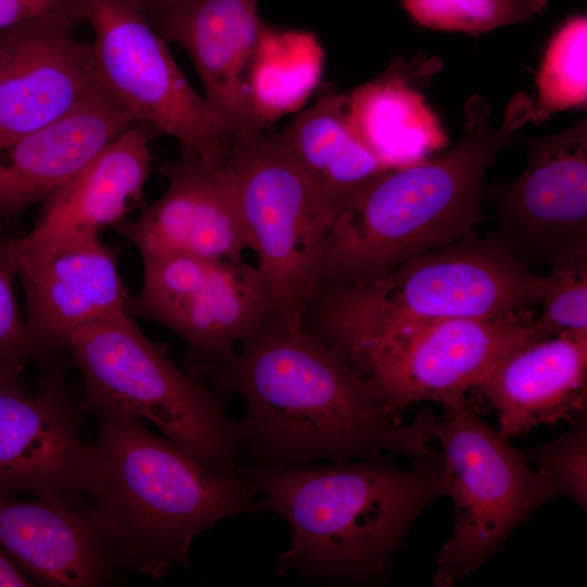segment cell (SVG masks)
Segmentation results:
<instances>
[{
	"label": "cell",
	"mask_w": 587,
	"mask_h": 587,
	"mask_svg": "<svg viewBox=\"0 0 587 587\" xmlns=\"http://www.w3.org/2000/svg\"><path fill=\"white\" fill-rule=\"evenodd\" d=\"M228 360L190 375L247 404L236 421L241 464L298 466L383 452H432L429 410L403 424L347 360L302 322L271 316Z\"/></svg>",
	"instance_id": "obj_1"
},
{
	"label": "cell",
	"mask_w": 587,
	"mask_h": 587,
	"mask_svg": "<svg viewBox=\"0 0 587 587\" xmlns=\"http://www.w3.org/2000/svg\"><path fill=\"white\" fill-rule=\"evenodd\" d=\"M261 512L283 517L288 548L275 557L282 574L313 583L373 584L419 514L446 496L439 452L416 457L409 470L383 453L326 466L240 464Z\"/></svg>",
	"instance_id": "obj_2"
},
{
	"label": "cell",
	"mask_w": 587,
	"mask_h": 587,
	"mask_svg": "<svg viewBox=\"0 0 587 587\" xmlns=\"http://www.w3.org/2000/svg\"><path fill=\"white\" fill-rule=\"evenodd\" d=\"M533 114V96L519 92L509 100L500 124L494 125L488 101L471 96L452 149L384 170L334 216L320 288L376 278L414 255L474 233L482 221L487 171Z\"/></svg>",
	"instance_id": "obj_3"
},
{
	"label": "cell",
	"mask_w": 587,
	"mask_h": 587,
	"mask_svg": "<svg viewBox=\"0 0 587 587\" xmlns=\"http://www.w3.org/2000/svg\"><path fill=\"white\" fill-rule=\"evenodd\" d=\"M87 496L129 575L161 579L188 566L195 538L218 521L261 513L252 482L210 471L141 419L96 410Z\"/></svg>",
	"instance_id": "obj_4"
},
{
	"label": "cell",
	"mask_w": 587,
	"mask_h": 587,
	"mask_svg": "<svg viewBox=\"0 0 587 587\" xmlns=\"http://www.w3.org/2000/svg\"><path fill=\"white\" fill-rule=\"evenodd\" d=\"M545 280L497 234L472 233L376 278L320 288L303 324L349 363L366 341L402 326L526 310L540 302Z\"/></svg>",
	"instance_id": "obj_5"
},
{
	"label": "cell",
	"mask_w": 587,
	"mask_h": 587,
	"mask_svg": "<svg viewBox=\"0 0 587 587\" xmlns=\"http://www.w3.org/2000/svg\"><path fill=\"white\" fill-rule=\"evenodd\" d=\"M62 351L82 378V411L133 414L205 469L241 472L236 421L224 399L179 370L167 346L151 341L128 311L78 329Z\"/></svg>",
	"instance_id": "obj_6"
},
{
	"label": "cell",
	"mask_w": 587,
	"mask_h": 587,
	"mask_svg": "<svg viewBox=\"0 0 587 587\" xmlns=\"http://www.w3.org/2000/svg\"><path fill=\"white\" fill-rule=\"evenodd\" d=\"M226 164L272 316L303 323L320 288L334 211L278 135L264 125L233 135Z\"/></svg>",
	"instance_id": "obj_7"
},
{
	"label": "cell",
	"mask_w": 587,
	"mask_h": 587,
	"mask_svg": "<svg viewBox=\"0 0 587 587\" xmlns=\"http://www.w3.org/2000/svg\"><path fill=\"white\" fill-rule=\"evenodd\" d=\"M430 412L441 451L446 496L454 504L452 536L436 557L434 585L452 586L484 564L509 535L557 496L547 475L489 426L466 397Z\"/></svg>",
	"instance_id": "obj_8"
},
{
	"label": "cell",
	"mask_w": 587,
	"mask_h": 587,
	"mask_svg": "<svg viewBox=\"0 0 587 587\" xmlns=\"http://www.w3.org/2000/svg\"><path fill=\"white\" fill-rule=\"evenodd\" d=\"M75 14L93 30L102 85L134 118L175 138L182 154L225 165L232 130L190 86L141 0H76Z\"/></svg>",
	"instance_id": "obj_9"
},
{
	"label": "cell",
	"mask_w": 587,
	"mask_h": 587,
	"mask_svg": "<svg viewBox=\"0 0 587 587\" xmlns=\"http://www.w3.org/2000/svg\"><path fill=\"white\" fill-rule=\"evenodd\" d=\"M534 320L526 309L407 325L366 341L349 364L400 419L416 402L444 405L466 397L505 355L539 339Z\"/></svg>",
	"instance_id": "obj_10"
},
{
	"label": "cell",
	"mask_w": 587,
	"mask_h": 587,
	"mask_svg": "<svg viewBox=\"0 0 587 587\" xmlns=\"http://www.w3.org/2000/svg\"><path fill=\"white\" fill-rule=\"evenodd\" d=\"M133 316L157 322L187 345L186 371L222 363L272 316L265 280L243 258L146 255Z\"/></svg>",
	"instance_id": "obj_11"
},
{
	"label": "cell",
	"mask_w": 587,
	"mask_h": 587,
	"mask_svg": "<svg viewBox=\"0 0 587 587\" xmlns=\"http://www.w3.org/2000/svg\"><path fill=\"white\" fill-rule=\"evenodd\" d=\"M515 142L526 153L524 171L488 189L497 236L524 264L587 257V120Z\"/></svg>",
	"instance_id": "obj_12"
},
{
	"label": "cell",
	"mask_w": 587,
	"mask_h": 587,
	"mask_svg": "<svg viewBox=\"0 0 587 587\" xmlns=\"http://www.w3.org/2000/svg\"><path fill=\"white\" fill-rule=\"evenodd\" d=\"M34 364V390L0 379V494L35 499L87 497L92 441H86L66 390L63 351Z\"/></svg>",
	"instance_id": "obj_13"
},
{
	"label": "cell",
	"mask_w": 587,
	"mask_h": 587,
	"mask_svg": "<svg viewBox=\"0 0 587 587\" xmlns=\"http://www.w3.org/2000/svg\"><path fill=\"white\" fill-rule=\"evenodd\" d=\"M78 22L47 13L0 32V151L63 117L103 88Z\"/></svg>",
	"instance_id": "obj_14"
},
{
	"label": "cell",
	"mask_w": 587,
	"mask_h": 587,
	"mask_svg": "<svg viewBox=\"0 0 587 587\" xmlns=\"http://www.w3.org/2000/svg\"><path fill=\"white\" fill-rule=\"evenodd\" d=\"M158 171L166 179L162 196L113 229L140 257L243 258L249 243L227 164L213 166L180 154Z\"/></svg>",
	"instance_id": "obj_15"
},
{
	"label": "cell",
	"mask_w": 587,
	"mask_h": 587,
	"mask_svg": "<svg viewBox=\"0 0 587 587\" xmlns=\"http://www.w3.org/2000/svg\"><path fill=\"white\" fill-rule=\"evenodd\" d=\"M11 253L38 355L62 351L78 329L128 311L132 296L120 272L118 250L100 237L36 253Z\"/></svg>",
	"instance_id": "obj_16"
},
{
	"label": "cell",
	"mask_w": 587,
	"mask_h": 587,
	"mask_svg": "<svg viewBox=\"0 0 587 587\" xmlns=\"http://www.w3.org/2000/svg\"><path fill=\"white\" fill-rule=\"evenodd\" d=\"M0 545L34 583L102 587L128 580L88 497L0 494Z\"/></svg>",
	"instance_id": "obj_17"
},
{
	"label": "cell",
	"mask_w": 587,
	"mask_h": 587,
	"mask_svg": "<svg viewBox=\"0 0 587 587\" xmlns=\"http://www.w3.org/2000/svg\"><path fill=\"white\" fill-rule=\"evenodd\" d=\"M259 0H168L149 16L157 32L190 57L210 109L233 135L255 116L250 73L265 24Z\"/></svg>",
	"instance_id": "obj_18"
},
{
	"label": "cell",
	"mask_w": 587,
	"mask_h": 587,
	"mask_svg": "<svg viewBox=\"0 0 587 587\" xmlns=\"http://www.w3.org/2000/svg\"><path fill=\"white\" fill-rule=\"evenodd\" d=\"M151 128L137 123L41 203L33 228L8 241L17 253L46 251L73 240L100 237L143 204L152 170Z\"/></svg>",
	"instance_id": "obj_19"
},
{
	"label": "cell",
	"mask_w": 587,
	"mask_h": 587,
	"mask_svg": "<svg viewBox=\"0 0 587 587\" xmlns=\"http://www.w3.org/2000/svg\"><path fill=\"white\" fill-rule=\"evenodd\" d=\"M138 122L103 87L0 151V217L42 203Z\"/></svg>",
	"instance_id": "obj_20"
},
{
	"label": "cell",
	"mask_w": 587,
	"mask_h": 587,
	"mask_svg": "<svg viewBox=\"0 0 587 587\" xmlns=\"http://www.w3.org/2000/svg\"><path fill=\"white\" fill-rule=\"evenodd\" d=\"M587 334L530 341L500 360L476 389L498 414L507 439L585 414Z\"/></svg>",
	"instance_id": "obj_21"
},
{
	"label": "cell",
	"mask_w": 587,
	"mask_h": 587,
	"mask_svg": "<svg viewBox=\"0 0 587 587\" xmlns=\"http://www.w3.org/2000/svg\"><path fill=\"white\" fill-rule=\"evenodd\" d=\"M277 135L311 176L335 215L372 178L389 168L351 128L347 95L332 89Z\"/></svg>",
	"instance_id": "obj_22"
},
{
	"label": "cell",
	"mask_w": 587,
	"mask_h": 587,
	"mask_svg": "<svg viewBox=\"0 0 587 587\" xmlns=\"http://www.w3.org/2000/svg\"><path fill=\"white\" fill-rule=\"evenodd\" d=\"M346 95L351 128L387 167L428 159L447 142L425 97L400 72Z\"/></svg>",
	"instance_id": "obj_23"
},
{
	"label": "cell",
	"mask_w": 587,
	"mask_h": 587,
	"mask_svg": "<svg viewBox=\"0 0 587 587\" xmlns=\"http://www.w3.org/2000/svg\"><path fill=\"white\" fill-rule=\"evenodd\" d=\"M587 18L575 14L553 34L536 76L534 123L587 102Z\"/></svg>",
	"instance_id": "obj_24"
},
{
	"label": "cell",
	"mask_w": 587,
	"mask_h": 587,
	"mask_svg": "<svg viewBox=\"0 0 587 587\" xmlns=\"http://www.w3.org/2000/svg\"><path fill=\"white\" fill-rule=\"evenodd\" d=\"M419 25L471 35L528 21L542 12L548 0H399Z\"/></svg>",
	"instance_id": "obj_25"
},
{
	"label": "cell",
	"mask_w": 587,
	"mask_h": 587,
	"mask_svg": "<svg viewBox=\"0 0 587 587\" xmlns=\"http://www.w3.org/2000/svg\"><path fill=\"white\" fill-rule=\"evenodd\" d=\"M534 320L539 339L562 333L587 334V257L550 267Z\"/></svg>",
	"instance_id": "obj_26"
},
{
	"label": "cell",
	"mask_w": 587,
	"mask_h": 587,
	"mask_svg": "<svg viewBox=\"0 0 587 587\" xmlns=\"http://www.w3.org/2000/svg\"><path fill=\"white\" fill-rule=\"evenodd\" d=\"M550 441L523 451L533 466L544 472L555 494L569 497L580 508L587 505V427L585 414Z\"/></svg>",
	"instance_id": "obj_27"
},
{
	"label": "cell",
	"mask_w": 587,
	"mask_h": 587,
	"mask_svg": "<svg viewBox=\"0 0 587 587\" xmlns=\"http://www.w3.org/2000/svg\"><path fill=\"white\" fill-rule=\"evenodd\" d=\"M16 282L15 261L8 241L0 239V379L22 380L25 367L38 355L18 304Z\"/></svg>",
	"instance_id": "obj_28"
},
{
	"label": "cell",
	"mask_w": 587,
	"mask_h": 587,
	"mask_svg": "<svg viewBox=\"0 0 587 587\" xmlns=\"http://www.w3.org/2000/svg\"><path fill=\"white\" fill-rule=\"evenodd\" d=\"M75 2L76 0H0V32L47 13H67L77 21Z\"/></svg>",
	"instance_id": "obj_29"
},
{
	"label": "cell",
	"mask_w": 587,
	"mask_h": 587,
	"mask_svg": "<svg viewBox=\"0 0 587 587\" xmlns=\"http://www.w3.org/2000/svg\"><path fill=\"white\" fill-rule=\"evenodd\" d=\"M34 582L11 560L0 545V587H28Z\"/></svg>",
	"instance_id": "obj_30"
},
{
	"label": "cell",
	"mask_w": 587,
	"mask_h": 587,
	"mask_svg": "<svg viewBox=\"0 0 587 587\" xmlns=\"http://www.w3.org/2000/svg\"><path fill=\"white\" fill-rule=\"evenodd\" d=\"M168 0H141L148 16L158 11L162 5H164Z\"/></svg>",
	"instance_id": "obj_31"
}]
</instances>
